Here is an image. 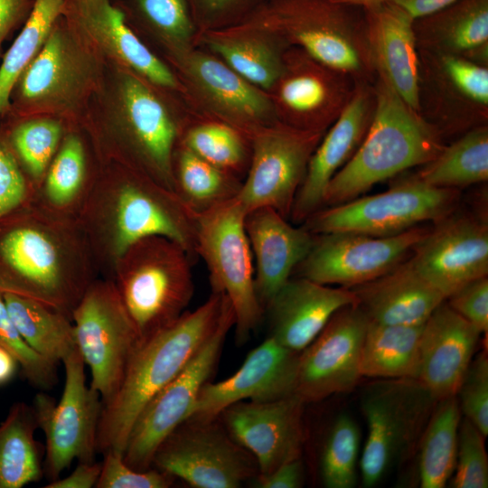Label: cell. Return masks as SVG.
Returning <instances> with one entry per match:
<instances>
[{
  "label": "cell",
  "instance_id": "1",
  "mask_svg": "<svg viewBox=\"0 0 488 488\" xmlns=\"http://www.w3.org/2000/svg\"><path fill=\"white\" fill-rule=\"evenodd\" d=\"M226 296L211 292L192 312L140 340L122 382L103 404L97 453H124L132 427L151 399L189 362L217 328Z\"/></svg>",
  "mask_w": 488,
  "mask_h": 488
},
{
  "label": "cell",
  "instance_id": "2",
  "mask_svg": "<svg viewBox=\"0 0 488 488\" xmlns=\"http://www.w3.org/2000/svg\"><path fill=\"white\" fill-rule=\"evenodd\" d=\"M374 86L376 107L368 131L328 183L323 207L349 202L380 182L427 164L446 145L439 131L388 84L377 79Z\"/></svg>",
  "mask_w": 488,
  "mask_h": 488
},
{
  "label": "cell",
  "instance_id": "3",
  "mask_svg": "<svg viewBox=\"0 0 488 488\" xmlns=\"http://www.w3.org/2000/svg\"><path fill=\"white\" fill-rule=\"evenodd\" d=\"M252 16L321 63L357 81H376L363 7L333 0H267Z\"/></svg>",
  "mask_w": 488,
  "mask_h": 488
},
{
  "label": "cell",
  "instance_id": "4",
  "mask_svg": "<svg viewBox=\"0 0 488 488\" xmlns=\"http://www.w3.org/2000/svg\"><path fill=\"white\" fill-rule=\"evenodd\" d=\"M436 401L416 379H389L367 387L361 404L367 423L360 460L364 486L376 485L393 465L413 456Z\"/></svg>",
  "mask_w": 488,
  "mask_h": 488
},
{
  "label": "cell",
  "instance_id": "5",
  "mask_svg": "<svg viewBox=\"0 0 488 488\" xmlns=\"http://www.w3.org/2000/svg\"><path fill=\"white\" fill-rule=\"evenodd\" d=\"M246 211L236 198L197 214L195 255L210 274L212 292L223 294L234 313L236 340L245 343L262 320L252 253L245 230Z\"/></svg>",
  "mask_w": 488,
  "mask_h": 488
},
{
  "label": "cell",
  "instance_id": "6",
  "mask_svg": "<svg viewBox=\"0 0 488 488\" xmlns=\"http://www.w3.org/2000/svg\"><path fill=\"white\" fill-rule=\"evenodd\" d=\"M460 190L426 185L412 175L383 192L323 207L302 225L313 234L349 231L375 237L434 223L456 210Z\"/></svg>",
  "mask_w": 488,
  "mask_h": 488
},
{
  "label": "cell",
  "instance_id": "7",
  "mask_svg": "<svg viewBox=\"0 0 488 488\" xmlns=\"http://www.w3.org/2000/svg\"><path fill=\"white\" fill-rule=\"evenodd\" d=\"M136 245V259L123 279L119 296L141 340L184 313L194 283L191 254L180 244L150 237Z\"/></svg>",
  "mask_w": 488,
  "mask_h": 488
},
{
  "label": "cell",
  "instance_id": "8",
  "mask_svg": "<svg viewBox=\"0 0 488 488\" xmlns=\"http://www.w3.org/2000/svg\"><path fill=\"white\" fill-rule=\"evenodd\" d=\"M62 363L65 382L60 400L41 391L32 405L45 437L43 475L49 482L61 477L74 460L94 461L103 407L99 393L87 384L86 364L78 347Z\"/></svg>",
  "mask_w": 488,
  "mask_h": 488
},
{
  "label": "cell",
  "instance_id": "9",
  "mask_svg": "<svg viewBox=\"0 0 488 488\" xmlns=\"http://www.w3.org/2000/svg\"><path fill=\"white\" fill-rule=\"evenodd\" d=\"M233 326L234 313L226 297L215 331L137 417L123 453L127 465L140 471L152 467L153 457L159 445L190 418L202 387L215 369L227 334Z\"/></svg>",
  "mask_w": 488,
  "mask_h": 488
},
{
  "label": "cell",
  "instance_id": "10",
  "mask_svg": "<svg viewBox=\"0 0 488 488\" xmlns=\"http://www.w3.org/2000/svg\"><path fill=\"white\" fill-rule=\"evenodd\" d=\"M215 420L182 423L159 445L152 467L196 488H237L256 477L254 457Z\"/></svg>",
  "mask_w": 488,
  "mask_h": 488
},
{
  "label": "cell",
  "instance_id": "11",
  "mask_svg": "<svg viewBox=\"0 0 488 488\" xmlns=\"http://www.w3.org/2000/svg\"><path fill=\"white\" fill-rule=\"evenodd\" d=\"M324 133L286 124L264 127L251 136V155L236 197L247 212L269 207L289 219L311 155Z\"/></svg>",
  "mask_w": 488,
  "mask_h": 488
},
{
  "label": "cell",
  "instance_id": "12",
  "mask_svg": "<svg viewBox=\"0 0 488 488\" xmlns=\"http://www.w3.org/2000/svg\"><path fill=\"white\" fill-rule=\"evenodd\" d=\"M418 51V112L446 140L488 121V67Z\"/></svg>",
  "mask_w": 488,
  "mask_h": 488
},
{
  "label": "cell",
  "instance_id": "13",
  "mask_svg": "<svg viewBox=\"0 0 488 488\" xmlns=\"http://www.w3.org/2000/svg\"><path fill=\"white\" fill-rule=\"evenodd\" d=\"M77 347L102 404L119 388L140 337L118 292L92 288L72 311Z\"/></svg>",
  "mask_w": 488,
  "mask_h": 488
},
{
  "label": "cell",
  "instance_id": "14",
  "mask_svg": "<svg viewBox=\"0 0 488 488\" xmlns=\"http://www.w3.org/2000/svg\"><path fill=\"white\" fill-rule=\"evenodd\" d=\"M428 230L418 225L387 237L349 231L314 234L312 247L295 272L320 284L352 288L405 260Z\"/></svg>",
  "mask_w": 488,
  "mask_h": 488
},
{
  "label": "cell",
  "instance_id": "15",
  "mask_svg": "<svg viewBox=\"0 0 488 488\" xmlns=\"http://www.w3.org/2000/svg\"><path fill=\"white\" fill-rule=\"evenodd\" d=\"M369 318L356 304L339 309L299 352L295 394L317 402L354 389L361 374V344Z\"/></svg>",
  "mask_w": 488,
  "mask_h": 488
},
{
  "label": "cell",
  "instance_id": "16",
  "mask_svg": "<svg viewBox=\"0 0 488 488\" xmlns=\"http://www.w3.org/2000/svg\"><path fill=\"white\" fill-rule=\"evenodd\" d=\"M409 258L446 299L469 282L488 275L487 216L454 211L429 228Z\"/></svg>",
  "mask_w": 488,
  "mask_h": 488
},
{
  "label": "cell",
  "instance_id": "17",
  "mask_svg": "<svg viewBox=\"0 0 488 488\" xmlns=\"http://www.w3.org/2000/svg\"><path fill=\"white\" fill-rule=\"evenodd\" d=\"M305 404L292 394L266 401H239L221 415L231 437L254 457L258 474H267L301 455Z\"/></svg>",
  "mask_w": 488,
  "mask_h": 488
},
{
  "label": "cell",
  "instance_id": "18",
  "mask_svg": "<svg viewBox=\"0 0 488 488\" xmlns=\"http://www.w3.org/2000/svg\"><path fill=\"white\" fill-rule=\"evenodd\" d=\"M351 75L321 63L305 51L284 61L277 83L287 126L325 133L351 100L357 85Z\"/></svg>",
  "mask_w": 488,
  "mask_h": 488
},
{
  "label": "cell",
  "instance_id": "19",
  "mask_svg": "<svg viewBox=\"0 0 488 488\" xmlns=\"http://www.w3.org/2000/svg\"><path fill=\"white\" fill-rule=\"evenodd\" d=\"M374 83L357 82L351 100L314 149L290 212L289 218L293 223L302 224L322 209L331 179L351 160L361 145L375 111Z\"/></svg>",
  "mask_w": 488,
  "mask_h": 488
},
{
  "label": "cell",
  "instance_id": "20",
  "mask_svg": "<svg viewBox=\"0 0 488 488\" xmlns=\"http://www.w3.org/2000/svg\"><path fill=\"white\" fill-rule=\"evenodd\" d=\"M298 356L299 352L268 336L233 375L202 387L188 419L211 420L239 401H266L295 394Z\"/></svg>",
  "mask_w": 488,
  "mask_h": 488
},
{
  "label": "cell",
  "instance_id": "21",
  "mask_svg": "<svg viewBox=\"0 0 488 488\" xmlns=\"http://www.w3.org/2000/svg\"><path fill=\"white\" fill-rule=\"evenodd\" d=\"M195 214L174 192L164 193L137 183H127L116 202L114 248L122 256L138 241L162 237L195 255Z\"/></svg>",
  "mask_w": 488,
  "mask_h": 488
},
{
  "label": "cell",
  "instance_id": "22",
  "mask_svg": "<svg viewBox=\"0 0 488 488\" xmlns=\"http://www.w3.org/2000/svg\"><path fill=\"white\" fill-rule=\"evenodd\" d=\"M480 335L446 300L423 324L417 380L437 400L456 396Z\"/></svg>",
  "mask_w": 488,
  "mask_h": 488
},
{
  "label": "cell",
  "instance_id": "23",
  "mask_svg": "<svg viewBox=\"0 0 488 488\" xmlns=\"http://www.w3.org/2000/svg\"><path fill=\"white\" fill-rule=\"evenodd\" d=\"M244 224L255 260V289L265 310L308 254L314 235L269 207L247 212Z\"/></svg>",
  "mask_w": 488,
  "mask_h": 488
},
{
  "label": "cell",
  "instance_id": "24",
  "mask_svg": "<svg viewBox=\"0 0 488 488\" xmlns=\"http://www.w3.org/2000/svg\"><path fill=\"white\" fill-rule=\"evenodd\" d=\"M356 304L351 288L331 287L304 277H290L265 308L269 314V336L300 352L334 313Z\"/></svg>",
  "mask_w": 488,
  "mask_h": 488
},
{
  "label": "cell",
  "instance_id": "25",
  "mask_svg": "<svg viewBox=\"0 0 488 488\" xmlns=\"http://www.w3.org/2000/svg\"><path fill=\"white\" fill-rule=\"evenodd\" d=\"M363 8L377 79L418 111L419 60L414 18L385 0Z\"/></svg>",
  "mask_w": 488,
  "mask_h": 488
},
{
  "label": "cell",
  "instance_id": "26",
  "mask_svg": "<svg viewBox=\"0 0 488 488\" xmlns=\"http://www.w3.org/2000/svg\"><path fill=\"white\" fill-rule=\"evenodd\" d=\"M62 16L151 82L175 87L173 73L140 42L110 0H64Z\"/></svg>",
  "mask_w": 488,
  "mask_h": 488
},
{
  "label": "cell",
  "instance_id": "27",
  "mask_svg": "<svg viewBox=\"0 0 488 488\" xmlns=\"http://www.w3.org/2000/svg\"><path fill=\"white\" fill-rule=\"evenodd\" d=\"M351 289L357 297V305L370 320L390 325H422L446 300L418 272L410 258Z\"/></svg>",
  "mask_w": 488,
  "mask_h": 488
},
{
  "label": "cell",
  "instance_id": "28",
  "mask_svg": "<svg viewBox=\"0 0 488 488\" xmlns=\"http://www.w3.org/2000/svg\"><path fill=\"white\" fill-rule=\"evenodd\" d=\"M186 71L208 103L249 138L269 121L270 100L226 63L192 52L186 60Z\"/></svg>",
  "mask_w": 488,
  "mask_h": 488
},
{
  "label": "cell",
  "instance_id": "29",
  "mask_svg": "<svg viewBox=\"0 0 488 488\" xmlns=\"http://www.w3.org/2000/svg\"><path fill=\"white\" fill-rule=\"evenodd\" d=\"M121 101L135 144L164 187L174 192L173 153L177 128L164 105L138 79L127 76Z\"/></svg>",
  "mask_w": 488,
  "mask_h": 488
},
{
  "label": "cell",
  "instance_id": "30",
  "mask_svg": "<svg viewBox=\"0 0 488 488\" xmlns=\"http://www.w3.org/2000/svg\"><path fill=\"white\" fill-rule=\"evenodd\" d=\"M0 251L26 285L23 296L58 311L70 305L57 250L43 232L33 228L15 229L1 241Z\"/></svg>",
  "mask_w": 488,
  "mask_h": 488
},
{
  "label": "cell",
  "instance_id": "31",
  "mask_svg": "<svg viewBox=\"0 0 488 488\" xmlns=\"http://www.w3.org/2000/svg\"><path fill=\"white\" fill-rule=\"evenodd\" d=\"M418 50L468 59L488 44V0H457L414 19Z\"/></svg>",
  "mask_w": 488,
  "mask_h": 488
},
{
  "label": "cell",
  "instance_id": "32",
  "mask_svg": "<svg viewBox=\"0 0 488 488\" xmlns=\"http://www.w3.org/2000/svg\"><path fill=\"white\" fill-rule=\"evenodd\" d=\"M267 33L250 17L229 33H210L205 39L234 71L256 87L269 89L280 79L284 61L276 47L265 41Z\"/></svg>",
  "mask_w": 488,
  "mask_h": 488
},
{
  "label": "cell",
  "instance_id": "33",
  "mask_svg": "<svg viewBox=\"0 0 488 488\" xmlns=\"http://www.w3.org/2000/svg\"><path fill=\"white\" fill-rule=\"evenodd\" d=\"M32 405L14 403L0 423V488H21L43 475L44 446Z\"/></svg>",
  "mask_w": 488,
  "mask_h": 488
},
{
  "label": "cell",
  "instance_id": "34",
  "mask_svg": "<svg viewBox=\"0 0 488 488\" xmlns=\"http://www.w3.org/2000/svg\"><path fill=\"white\" fill-rule=\"evenodd\" d=\"M422 327L384 324L369 319L361 350V377L417 380Z\"/></svg>",
  "mask_w": 488,
  "mask_h": 488
},
{
  "label": "cell",
  "instance_id": "35",
  "mask_svg": "<svg viewBox=\"0 0 488 488\" xmlns=\"http://www.w3.org/2000/svg\"><path fill=\"white\" fill-rule=\"evenodd\" d=\"M1 293L14 324L40 355L58 364L77 348L74 327L62 312L29 296Z\"/></svg>",
  "mask_w": 488,
  "mask_h": 488
},
{
  "label": "cell",
  "instance_id": "36",
  "mask_svg": "<svg viewBox=\"0 0 488 488\" xmlns=\"http://www.w3.org/2000/svg\"><path fill=\"white\" fill-rule=\"evenodd\" d=\"M412 176L435 188L458 189L488 180V125L473 128L449 145Z\"/></svg>",
  "mask_w": 488,
  "mask_h": 488
},
{
  "label": "cell",
  "instance_id": "37",
  "mask_svg": "<svg viewBox=\"0 0 488 488\" xmlns=\"http://www.w3.org/2000/svg\"><path fill=\"white\" fill-rule=\"evenodd\" d=\"M461 414L457 396L436 401L418 449L420 487L443 488L454 474Z\"/></svg>",
  "mask_w": 488,
  "mask_h": 488
},
{
  "label": "cell",
  "instance_id": "38",
  "mask_svg": "<svg viewBox=\"0 0 488 488\" xmlns=\"http://www.w3.org/2000/svg\"><path fill=\"white\" fill-rule=\"evenodd\" d=\"M174 183V192L195 214L236 198L242 184L236 175L211 164L183 145Z\"/></svg>",
  "mask_w": 488,
  "mask_h": 488
},
{
  "label": "cell",
  "instance_id": "39",
  "mask_svg": "<svg viewBox=\"0 0 488 488\" xmlns=\"http://www.w3.org/2000/svg\"><path fill=\"white\" fill-rule=\"evenodd\" d=\"M64 0H33L25 24L0 66V115L10 108V97L27 66L62 16Z\"/></svg>",
  "mask_w": 488,
  "mask_h": 488
},
{
  "label": "cell",
  "instance_id": "40",
  "mask_svg": "<svg viewBox=\"0 0 488 488\" xmlns=\"http://www.w3.org/2000/svg\"><path fill=\"white\" fill-rule=\"evenodd\" d=\"M58 22L15 85H18L19 100L23 103L51 99L61 94L72 79V59Z\"/></svg>",
  "mask_w": 488,
  "mask_h": 488
},
{
  "label": "cell",
  "instance_id": "41",
  "mask_svg": "<svg viewBox=\"0 0 488 488\" xmlns=\"http://www.w3.org/2000/svg\"><path fill=\"white\" fill-rule=\"evenodd\" d=\"M361 436L358 425L346 413L333 422L321 458V475L325 487L352 488L357 481Z\"/></svg>",
  "mask_w": 488,
  "mask_h": 488
},
{
  "label": "cell",
  "instance_id": "42",
  "mask_svg": "<svg viewBox=\"0 0 488 488\" xmlns=\"http://www.w3.org/2000/svg\"><path fill=\"white\" fill-rule=\"evenodd\" d=\"M221 123H203L185 134L183 145L211 164L234 175L249 164L245 136ZM237 176V175H236Z\"/></svg>",
  "mask_w": 488,
  "mask_h": 488
},
{
  "label": "cell",
  "instance_id": "43",
  "mask_svg": "<svg viewBox=\"0 0 488 488\" xmlns=\"http://www.w3.org/2000/svg\"><path fill=\"white\" fill-rule=\"evenodd\" d=\"M125 18L135 16L167 39L183 43L196 22L189 0H110Z\"/></svg>",
  "mask_w": 488,
  "mask_h": 488
},
{
  "label": "cell",
  "instance_id": "44",
  "mask_svg": "<svg viewBox=\"0 0 488 488\" xmlns=\"http://www.w3.org/2000/svg\"><path fill=\"white\" fill-rule=\"evenodd\" d=\"M0 345L15 358L31 385L49 390L57 384V364L40 355L25 342L8 314L1 292Z\"/></svg>",
  "mask_w": 488,
  "mask_h": 488
},
{
  "label": "cell",
  "instance_id": "45",
  "mask_svg": "<svg viewBox=\"0 0 488 488\" xmlns=\"http://www.w3.org/2000/svg\"><path fill=\"white\" fill-rule=\"evenodd\" d=\"M61 136L60 125L49 119H34L19 124L13 131L16 153L34 176L41 175L50 163Z\"/></svg>",
  "mask_w": 488,
  "mask_h": 488
},
{
  "label": "cell",
  "instance_id": "46",
  "mask_svg": "<svg viewBox=\"0 0 488 488\" xmlns=\"http://www.w3.org/2000/svg\"><path fill=\"white\" fill-rule=\"evenodd\" d=\"M484 437L469 419H461L453 487H488V457Z\"/></svg>",
  "mask_w": 488,
  "mask_h": 488
},
{
  "label": "cell",
  "instance_id": "47",
  "mask_svg": "<svg viewBox=\"0 0 488 488\" xmlns=\"http://www.w3.org/2000/svg\"><path fill=\"white\" fill-rule=\"evenodd\" d=\"M84 151L80 141L67 138L56 155L47 176L46 192L58 205L70 202L78 192L84 176Z\"/></svg>",
  "mask_w": 488,
  "mask_h": 488
},
{
  "label": "cell",
  "instance_id": "48",
  "mask_svg": "<svg viewBox=\"0 0 488 488\" xmlns=\"http://www.w3.org/2000/svg\"><path fill=\"white\" fill-rule=\"evenodd\" d=\"M456 396L461 413L488 435V357L483 350L472 359Z\"/></svg>",
  "mask_w": 488,
  "mask_h": 488
},
{
  "label": "cell",
  "instance_id": "49",
  "mask_svg": "<svg viewBox=\"0 0 488 488\" xmlns=\"http://www.w3.org/2000/svg\"><path fill=\"white\" fill-rule=\"evenodd\" d=\"M103 455L96 488H167L174 478L155 467L136 470L126 464L123 454L108 450Z\"/></svg>",
  "mask_w": 488,
  "mask_h": 488
},
{
  "label": "cell",
  "instance_id": "50",
  "mask_svg": "<svg viewBox=\"0 0 488 488\" xmlns=\"http://www.w3.org/2000/svg\"><path fill=\"white\" fill-rule=\"evenodd\" d=\"M267 0H189L196 23L215 26L235 21L245 22Z\"/></svg>",
  "mask_w": 488,
  "mask_h": 488
},
{
  "label": "cell",
  "instance_id": "51",
  "mask_svg": "<svg viewBox=\"0 0 488 488\" xmlns=\"http://www.w3.org/2000/svg\"><path fill=\"white\" fill-rule=\"evenodd\" d=\"M459 315L481 333L488 331V277L473 280L446 299Z\"/></svg>",
  "mask_w": 488,
  "mask_h": 488
},
{
  "label": "cell",
  "instance_id": "52",
  "mask_svg": "<svg viewBox=\"0 0 488 488\" xmlns=\"http://www.w3.org/2000/svg\"><path fill=\"white\" fill-rule=\"evenodd\" d=\"M24 194L23 177L12 155L0 142V217L15 208Z\"/></svg>",
  "mask_w": 488,
  "mask_h": 488
},
{
  "label": "cell",
  "instance_id": "53",
  "mask_svg": "<svg viewBox=\"0 0 488 488\" xmlns=\"http://www.w3.org/2000/svg\"><path fill=\"white\" fill-rule=\"evenodd\" d=\"M259 488H298L303 486L304 466L301 456L289 460L267 474H258Z\"/></svg>",
  "mask_w": 488,
  "mask_h": 488
},
{
  "label": "cell",
  "instance_id": "54",
  "mask_svg": "<svg viewBox=\"0 0 488 488\" xmlns=\"http://www.w3.org/2000/svg\"><path fill=\"white\" fill-rule=\"evenodd\" d=\"M101 471V463L79 462L70 474L49 482L45 488H92L95 487Z\"/></svg>",
  "mask_w": 488,
  "mask_h": 488
},
{
  "label": "cell",
  "instance_id": "55",
  "mask_svg": "<svg viewBox=\"0 0 488 488\" xmlns=\"http://www.w3.org/2000/svg\"><path fill=\"white\" fill-rule=\"evenodd\" d=\"M33 0H0V47L9 33L26 21Z\"/></svg>",
  "mask_w": 488,
  "mask_h": 488
},
{
  "label": "cell",
  "instance_id": "56",
  "mask_svg": "<svg viewBox=\"0 0 488 488\" xmlns=\"http://www.w3.org/2000/svg\"><path fill=\"white\" fill-rule=\"evenodd\" d=\"M382 1V0H381ZM403 10L412 18L417 19L435 13L457 0H385Z\"/></svg>",
  "mask_w": 488,
  "mask_h": 488
},
{
  "label": "cell",
  "instance_id": "57",
  "mask_svg": "<svg viewBox=\"0 0 488 488\" xmlns=\"http://www.w3.org/2000/svg\"><path fill=\"white\" fill-rule=\"evenodd\" d=\"M19 366L15 358L0 345V385L10 381Z\"/></svg>",
  "mask_w": 488,
  "mask_h": 488
},
{
  "label": "cell",
  "instance_id": "58",
  "mask_svg": "<svg viewBox=\"0 0 488 488\" xmlns=\"http://www.w3.org/2000/svg\"><path fill=\"white\" fill-rule=\"evenodd\" d=\"M333 1H336V2H342V3H346V4H351V5H359V6H361V7H365V6H368V5H371L372 4H375L377 2H380L381 0H333Z\"/></svg>",
  "mask_w": 488,
  "mask_h": 488
}]
</instances>
